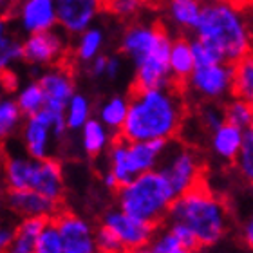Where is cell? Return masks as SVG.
I'll return each mask as SVG.
<instances>
[{
	"label": "cell",
	"instance_id": "cell-1",
	"mask_svg": "<svg viewBox=\"0 0 253 253\" xmlns=\"http://www.w3.org/2000/svg\"><path fill=\"white\" fill-rule=\"evenodd\" d=\"M183 116V98L172 85L156 89H134L128 100L126 122L120 136L126 141H170L179 132Z\"/></svg>",
	"mask_w": 253,
	"mask_h": 253
},
{
	"label": "cell",
	"instance_id": "cell-2",
	"mask_svg": "<svg viewBox=\"0 0 253 253\" xmlns=\"http://www.w3.org/2000/svg\"><path fill=\"white\" fill-rule=\"evenodd\" d=\"M172 38L158 24L137 22L125 29L122 37V53L134 63V89L170 87L174 78L170 73Z\"/></svg>",
	"mask_w": 253,
	"mask_h": 253
},
{
	"label": "cell",
	"instance_id": "cell-3",
	"mask_svg": "<svg viewBox=\"0 0 253 253\" xmlns=\"http://www.w3.org/2000/svg\"><path fill=\"white\" fill-rule=\"evenodd\" d=\"M194 33L197 38L215 45L230 63H237L250 54L248 22L243 4L232 0H205Z\"/></svg>",
	"mask_w": 253,
	"mask_h": 253
},
{
	"label": "cell",
	"instance_id": "cell-4",
	"mask_svg": "<svg viewBox=\"0 0 253 253\" xmlns=\"http://www.w3.org/2000/svg\"><path fill=\"white\" fill-rule=\"evenodd\" d=\"M167 217L170 222H183L192 228L201 246L219 243L228 228V210L222 199L203 185L175 197Z\"/></svg>",
	"mask_w": 253,
	"mask_h": 253
},
{
	"label": "cell",
	"instance_id": "cell-5",
	"mask_svg": "<svg viewBox=\"0 0 253 253\" xmlns=\"http://www.w3.org/2000/svg\"><path fill=\"white\" fill-rule=\"evenodd\" d=\"M177 194L158 169L136 175L118 190V205L125 213L150 224H158L169 215Z\"/></svg>",
	"mask_w": 253,
	"mask_h": 253
},
{
	"label": "cell",
	"instance_id": "cell-6",
	"mask_svg": "<svg viewBox=\"0 0 253 253\" xmlns=\"http://www.w3.org/2000/svg\"><path fill=\"white\" fill-rule=\"evenodd\" d=\"M67 130L65 114H54L47 109H42L37 114L27 116L22 123V141L26 154L35 159L51 158L53 137L58 139Z\"/></svg>",
	"mask_w": 253,
	"mask_h": 253
},
{
	"label": "cell",
	"instance_id": "cell-7",
	"mask_svg": "<svg viewBox=\"0 0 253 253\" xmlns=\"http://www.w3.org/2000/svg\"><path fill=\"white\" fill-rule=\"evenodd\" d=\"M158 170L169 179L179 197L188 190L201 185V163L192 150L181 145H170L165 150Z\"/></svg>",
	"mask_w": 253,
	"mask_h": 253
},
{
	"label": "cell",
	"instance_id": "cell-8",
	"mask_svg": "<svg viewBox=\"0 0 253 253\" xmlns=\"http://www.w3.org/2000/svg\"><path fill=\"white\" fill-rule=\"evenodd\" d=\"M235 67L230 62L197 65L194 73L186 80L188 89L205 100H219L222 96L233 92Z\"/></svg>",
	"mask_w": 253,
	"mask_h": 253
},
{
	"label": "cell",
	"instance_id": "cell-9",
	"mask_svg": "<svg viewBox=\"0 0 253 253\" xmlns=\"http://www.w3.org/2000/svg\"><path fill=\"white\" fill-rule=\"evenodd\" d=\"M9 18L15 24L16 31L24 37L58 27L54 0H16Z\"/></svg>",
	"mask_w": 253,
	"mask_h": 253
},
{
	"label": "cell",
	"instance_id": "cell-10",
	"mask_svg": "<svg viewBox=\"0 0 253 253\" xmlns=\"http://www.w3.org/2000/svg\"><path fill=\"white\" fill-rule=\"evenodd\" d=\"M67 33L62 29L24 37V62L35 67H53L67 51Z\"/></svg>",
	"mask_w": 253,
	"mask_h": 253
},
{
	"label": "cell",
	"instance_id": "cell-11",
	"mask_svg": "<svg viewBox=\"0 0 253 253\" xmlns=\"http://www.w3.org/2000/svg\"><path fill=\"white\" fill-rule=\"evenodd\" d=\"M58 27L69 37H78L80 33L94 26L96 18L105 9L107 0H54Z\"/></svg>",
	"mask_w": 253,
	"mask_h": 253
},
{
	"label": "cell",
	"instance_id": "cell-12",
	"mask_svg": "<svg viewBox=\"0 0 253 253\" xmlns=\"http://www.w3.org/2000/svg\"><path fill=\"white\" fill-rule=\"evenodd\" d=\"M103 224L116 233L128 252L147 246L154 239V224L128 215L122 208L107 211L103 215Z\"/></svg>",
	"mask_w": 253,
	"mask_h": 253
},
{
	"label": "cell",
	"instance_id": "cell-13",
	"mask_svg": "<svg viewBox=\"0 0 253 253\" xmlns=\"http://www.w3.org/2000/svg\"><path fill=\"white\" fill-rule=\"evenodd\" d=\"M38 84L42 85L43 94H45L43 109H47L54 114H65L69 101L76 94L73 76L69 73V69L53 65L40 74Z\"/></svg>",
	"mask_w": 253,
	"mask_h": 253
},
{
	"label": "cell",
	"instance_id": "cell-14",
	"mask_svg": "<svg viewBox=\"0 0 253 253\" xmlns=\"http://www.w3.org/2000/svg\"><path fill=\"white\" fill-rule=\"evenodd\" d=\"M65 244V253H98L94 232L90 224L74 213H58L54 217Z\"/></svg>",
	"mask_w": 253,
	"mask_h": 253
},
{
	"label": "cell",
	"instance_id": "cell-15",
	"mask_svg": "<svg viewBox=\"0 0 253 253\" xmlns=\"http://www.w3.org/2000/svg\"><path fill=\"white\" fill-rule=\"evenodd\" d=\"M5 205L18 217H49L54 219L58 201L49 199L37 190H7Z\"/></svg>",
	"mask_w": 253,
	"mask_h": 253
},
{
	"label": "cell",
	"instance_id": "cell-16",
	"mask_svg": "<svg viewBox=\"0 0 253 253\" xmlns=\"http://www.w3.org/2000/svg\"><path fill=\"white\" fill-rule=\"evenodd\" d=\"M167 139H152V141H128L126 145V159L128 169L134 177L150 170H156L161 163L165 150L169 148Z\"/></svg>",
	"mask_w": 253,
	"mask_h": 253
},
{
	"label": "cell",
	"instance_id": "cell-17",
	"mask_svg": "<svg viewBox=\"0 0 253 253\" xmlns=\"http://www.w3.org/2000/svg\"><path fill=\"white\" fill-rule=\"evenodd\" d=\"M38 161L26 156H7L4 161V181L7 190H33L37 181Z\"/></svg>",
	"mask_w": 253,
	"mask_h": 253
},
{
	"label": "cell",
	"instance_id": "cell-18",
	"mask_svg": "<svg viewBox=\"0 0 253 253\" xmlns=\"http://www.w3.org/2000/svg\"><path fill=\"white\" fill-rule=\"evenodd\" d=\"M24 60V38L18 37L9 16H0V71H11Z\"/></svg>",
	"mask_w": 253,
	"mask_h": 253
},
{
	"label": "cell",
	"instance_id": "cell-19",
	"mask_svg": "<svg viewBox=\"0 0 253 253\" xmlns=\"http://www.w3.org/2000/svg\"><path fill=\"white\" fill-rule=\"evenodd\" d=\"M246 139V130L232 123H222L211 132V150L222 161H235Z\"/></svg>",
	"mask_w": 253,
	"mask_h": 253
},
{
	"label": "cell",
	"instance_id": "cell-20",
	"mask_svg": "<svg viewBox=\"0 0 253 253\" xmlns=\"http://www.w3.org/2000/svg\"><path fill=\"white\" fill-rule=\"evenodd\" d=\"M49 221H51L49 217H24L16 224L15 237L5 253H35L38 237L43 232V228L49 224Z\"/></svg>",
	"mask_w": 253,
	"mask_h": 253
},
{
	"label": "cell",
	"instance_id": "cell-21",
	"mask_svg": "<svg viewBox=\"0 0 253 253\" xmlns=\"http://www.w3.org/2000/svg\"><path fill=\"white\" fill-rule=\"evenodd\" d=\"M33 190H37L40 194H43L49 199L60 201L63 194V175H62V167L56 159L47 158L40 159L38 163V174L37 181Z\"/></svg>",
	"mask_w": 253,
	"mask_h": 253
},
{
	"label": "cell",
	"instance_id": "cell-22",
	"mask_svg": "<svg viewBox=\"0 0 253 253\" xmlns=\"http://www.w3.org/2000/svg\"><path fill=\"white\" fill-rule=\"evenodd\" d=\"M203 0H169L167 16L179 29L194 31L203 13Z\"/></svg>",
	"mask_w": 253,
	"mask_h": 253
},
{
	"label": "cell",
	"instance_id": "cell-23",
	"mask_svg": "<svg viewBox=\"0 0 253 253\" xmlns=\"http://www.w3.org/2000/svg\"><path fill=\"white\" fill-rule=\"evenodd\" d=\"M170 73L174 82H186L190 74L194 73L195 60L192 53V43L186 38H174L170 47Z\"/></svg>",
	"mask_w": 253,
	"mask_h": 253
},
{
	"label": "cell",
	"instance_id": "cell-24",
	"mask_svg": "<svg viewBox=\"0 0 253 253\" xmlns=\"http://www.w3.org/2000/svg\"><path fill=\"white\" fill-rule=\"evenodd\" d=\"M103 43H105V31L98 26H90L89 29H85L76 37L74 54L80 62L90 63L96 56L101 54Z\"/></svg>",
	"mask_w": 253,
	"mask_h": 253
},
{
	"label": "cell",
	"instance_id": "cell-25",
	"mask_svg": "<svg viewBox=\"0 0 253 253\" xmlns=\"http://www.w3.org/2000/svg\"><path fill=\"white\" fill-rule=\"evenodd\" d=\"M111 145V130L100 120L90 118L82 128V147L89 156H98Z\"/></svg>",
	"mask_w": 253,
	"mask_h": 253
},
{
	"label": "cell",
	"instance_id": "cell-26",
	"mask_svg": "<svg viewBox=\"0 0 253 253\" xmlns=\"http://www.w3.org/2000/svg\"><path fill=\"white\" fill-rule=\"evenodd\" d=\"M100 120L103 125L111 132H122L123 125L126 122V114H128V100L123 96H112L107 101H103L100 107Z\"/></svg>",
	"mask_w": 253,
	"mask_h": 253
},
{
	"label": "cell",
	"instance_id": "cell-27",
	"mask_svg": "<svg viewBox=\"0 0 253 253\" xmlns=\"http://www.w3.org/2000/svg\"><path fill=\"white\" fill-rule=\"evenodd\" d=\"M26 116L22 114L16 100L0 98V145H4L22 126Z\"/></svg>",
	"mask_w": 253,
	"mask_h": 253
},
{
	"label": "cell",
	"instance_id": "cell-28",
	"mask_svg": "<svg viewBox=\"0 0 253 253\" xmlns=\"http://www.w3.org/2000/svg\"><path fill=\"white\" fill-rule=\"evenodd\" d=\"M126 145H128V141L120 136L116 141L111 143V148H109V163H111V169L109 170L116 175L118 183H120V188L125 186V185H128V183L134 179V174H132L130 169H128Z\"/></svg>",
	"mask_w": 253,
	"mask_h": 253
},
{
	"label": "cell",
	"instance_id": "cell-29",
	"mask_svg": "<svg viewBox=\"0 0 253 253\" xmlns=\"http://www.w3.org/2000/svg\"><path fill=\"white\" fill-rule=\"evenodd\" d=\"M233 67H235L233 94L253 103V54L250 53L248 56L233 63Z\"/></svg>",
	"mask_w": 253,
	"mask_h": 253
},
{
	"label": "cell",
	"instance_id": "cell-30",
	"mask_svg": "<svg viewBox=\"0 0 253 253\" xmlns=\"http://www.w3.org/2000/svg\"><path fill=\"white\" fill-rule=\"evenodd\" d=\"M16 103L20 107V111L24 116H33L40 112L45 107V94H43L42 85L37 82H29L18 90L16 94Z\"/></svg>",
	"mask_w": 253,
	"mask_h": 253
},
{
	"label": "cell",
	"instance_id": "cell-31",
	"mask_svg": "<svg viewBox=\"0 0 253 253\" xmlns=\"http://www.w3.org/2000/svg\"><path fill=\"white\" fill-rule=\"evenodd\" d=\"M90 120V101L84 94H76L71 98L65 111V122L69 130H80Z\"/></svg>",
	"mask_w": 253,
	"mask_h": 253
},
{
	"label": "cell",
	"instance_id": "cell-32",
	"mask_svg": "<svg viewBox=\"0 0 253 253\" xmlns=\"http://www.w3.org/2000/svg\"><path fill=\"white\" fill-rule=\"evenodd\" d=\"M35 253H65L63 237L62 233H60L58 226H56V222H54V219H51L47 226L43 228V232L40 233Z\"/></svg>",
	"mask_w": 253,
	"mask_h": 253
},
{
	"label": "cell",
	"instance_id": "cell-33",
	"mask_svg": "<svg viewBox=\"0 0 253 253\" xmlns=\"http://www.w3.org/2000/svg\"><path fill=\"white\" fill-rule=\"evenodd\" d=\"M224 116H226L228 123L237 125V126H241V128H244V130H248V126L253 118V103L243 100V98H235V100H232L226 105Z\"/></svg>",
	"mask_w": 253,
	"mask_h": 253
},
{
	"label": "cell",
	"instance_id": "cell-34",
	"mask_svg": "<svg viewBox=\"0 0 253 253\" xmlns=\"http://www.w3.org/2000/svg\"><path fill=\"white\" fill-rule=\"evenodd\" d=\"M190 43H192V53H194L195 67H197V65H210V63L226 62L221 51H219L215 45H211L210 42L203 40V38L195 37L194 40H190Z\"/></svg>",
	"mask_w": 253,
	"mask_h": 253
},
{
	"label": "cell",
	"instance_id": "cell-35",
	"mask_svg": "<svg viewBox=\"0 0 253 253\" xmlns=\"http://www.w3.org/2000/svg\"><path fill=\"white\" fill-rule=\"evenodd\" d=\"M235 167L246 183L253 185V136L246 130V139L241 148L239 156L235 158Z\"/></svg>",
	"mask_w": 253,
	"mask_h": 253
},
{
	"label": "cell",
	"instance_id": "cell-36",
	"mask_svg": "<svg viewBox=\"0 0 253 253\" xmlns=\"http://www.w3.org/2000/svg\"><path fill=\"white\" fill-rule=\"evenodd\" d=\"M94 241L98 253H122L125 252V246L120 241L116 233L112 232L111 228H107L105 224H101L94 232Z\"/></svg>",
	"mask_w": 253,
	"mask_h": 253
},
{
	"label": "cell",
	"instance_id": "cell-37",
	"mask_svg": "<svg viewBox=\"0 0 253 253\" xmlns=\"http://www.w3.org/2000/svg\"><path fill=\"white\" fill-rule=\"evenodd\" d=\"M147 0H107L105 9L118 18H132L141 13Z\"/></svg>",
	"mask_w": 253,
	"mask_h": 253
},
{
	"label": "cell",
	"instance_id": "cell-38",
	"mask_svg": "<svg viewBox=\"0 0 253 253\" xmlns=\"http://www.w3.org/2000/svg\"><path fill=\"white\" fill-rule=\"evenodd\" d=\"M170 232L174 233L181 246L190 250V252H195V250L201 246L199 239L192 232V228H188L186 224H183V222H170Z\"/></svg>",
	"mask_w": 253,
	"mask_h": 253
},
{
	"label": "cell",
	"instance_id": "cell-39",
	"mask_svg": "<svg viewBox=\"0 0 253 253\" xmlns=\"http://www.w3.org/2000/svg\"><path fill=\"white\" fill-rule=\"evenodd\" d=\"M201 122H203V126H206L208 130H217L222 123H226V116H224V111L219 109L215 105H208L203 107L201 111Z\"/></svg>",
	"mask_w": 253,
	"mask_h": 253
},
{
	"label": "cell",
	"instance_id": "cell-40",
	"mask_svg": "<svg viewBox=\"0 0 253 253\" xmlns=\"http://www.w3.org/2000/svg\"><path fill=\"white\" fill-rule=\"evenodd\" d=\"M181 248L179 241L175 239V235L172 232H163L159 233L158 237L152 239V250L156 253H172L174 250Z\"/></svg>",
	"mask_w": 253,
	"mask_h": 253
},
{
	"label": "cell",
	"instance_id": "cell-41",
	"mask_svg": "<svg viewBox=\"0 0 253 253\" xmlns=\"http://www.w3.org/2000/svg\"><path fill=\"white\" fill-rule=\"evenodd\" d=\"M16 226L9 224V222L0 221V253H5V250L9 248L11 241L15 237Z\"/></svg>",
	"mask_w": 253,
	"mask_h": 253
},
{
	"label": "cell",
	"instance_id": "cell-42",
	"mask_svg": "<svg viewBox=\"0 0 253 253\" xmlns=\"http://www.w3.org/2000/svg\"><path fill=\"white\" fill-rule=\"evenodd\" d=\"M243 9L248 22V33H250V53L253 54V0H244Z\"/></svg>",
	"mask_w": 253,
	"mask_h": 253
},
{
	"label": "cell",
	"instance_id": "cell-43",
	"mask_svg": "<svg viewBox=\"0 0 253 253\" xmlns=\"http://www.w3.org/2000/svg\"><path fill=\"white\" fill-rule=\"evenodd\" d=\"M107 62H109V56H105V54L96 56V58L90 62V73L94 74V76H105Z\"/></svg>",
	"mask_w": 253,
	"mask_h": 253
},
{
	"label": "cell",
	"instance_id": "cell-44",
	"mask_svg": "<svg viewBox=\"0 0 253 253\" xmlns=\"http://www.w3.org/2000/svg\"><path fill=\"white\" fill-rule=\"evenodd\" d=\"M122 71V60L118 56H109V62H107V78H116L118 74Z\"/></svg>",
	"mask_w": 253,
	"mask_h": 253
},
{
	"label": "cell",
	"instance_id": "cell-45",
	"mask_svg": "<svg viewBox=\"0 0 253 253\" xmlns=\"http://www.w3.org/2000/svg\"><path fill=\"white\" fill-rule=\"evenodd\" d=\"M243 239H244V243L248 244L250 248H253V217H252V219H248V222L244 224Z\"/></svg>",
	"mask_w": 253,
	"mask_h": 253
},
{
	"label": "cell",
	"instance_id": "cell-46",
	"mask_svg": "<svg viewBox=\"0 0 253 253\" xmlns=\"http://www.w3.org/2000/svg\"><path fill=\"white\" fill-rule=\"evenodd\" d=\"M103 185H105L107 188H111V190H118V188H120V183H118L116 175L112 174L111 170H109V172L103 175Z\"/></svg>",
	"mask_w": 253,
	"mask_h": 253
},
{
	"label": "cell",
	"instance_id": "cell-47",
	"mask_svg": "<svg viewBox=\"0 0 253 253\" xmlns=\"http://www.w3.org/2000/svg\"><path fill=\"white\" fill-rule=\"evenodd\" d=\"M16 0H0V16H9Z\"/></svg>",
	"mask_w": 253,
	"mask_h": 253
},
{
	"label": "cell",
	"instance_id": "cell-48",
	"mask_svg": "<svg viewBox=\"0 0 253 253\" xmlns=\"http://www.w3.org/2000/svg\"><path fill=\"white\" fill-rule=\"evenodd\" d=\"M128 253H156V252L152 250V246H148V244H147V246H141V248L130 250Z\"/></svg>",
	"mask_w": 253,
	"mask_h": 253
},
{
	"label": "cell",
	"instance_id": "cell-49",
	"mask_svg": "<svg viewBox=\"0 0 253 253\" xmlns=\"http://www.w3.org/2000/svg\"><path fill=\"white\" fill-rule=\"evenodd\" d=\"M172 253H194V252H190V250H186V248H183V246H181V248L174 250Z\"/></svg>",
	"mask_w": 253,
	"mask_h": 253
},
{
	"label": "cell",
	"instance_id": "cell-50",
	"mask_svg": "<svg viewBox=\"0 0 253 253\" xmlns=\"http://www.w3.org/2000/svg\"><path fill=\"white\" fill-rule=\"evenodd\" d=\"M248 132L253 136V118H252V123H250V126H248Z\"/></svg>",
	"mask_w": 253,
	"mask_h": 253
},
{
	"label": "cell",
	"instance_id": "cell-51",
	"mask_svg": "<svg viewBox=\"0 0 253 253\" xmlns=\"http://www.w3.org/2000/svg\"><path fill=\"white\" fill-rule=\"evenodd\" d=\"M2 76H4V71H0V87H2Z\"/></svg>",
	"mask_w": 253,
	"mask_h": 253
},
{
	"label": "cell",
	"instance_id": "cell-52",
	"mask_svg": "<svg viewBox=\"0 0 253 253\" xmlns=\"http://www.w3.org/2000/svg\"><path fill=\"white\" fill-rule=\"evenodd\" d=\"M232 2H237V4H243L244 0H232Z\"/></svg>",
	"mask_w": 253,
	"mask_h": 253
},
{
	"label": "cell",
	"instance_id": "cell-53",
	"mask_svg": "<svg viewBox=\"0 0 253 253\" xmlns=\"http://www.w3.org/2000/svg\"><path fill=\"white\" fill-rule=\"evenodd\" d=\"M122 253H126V252H122Z\"/></svg>",
	"mask_w": 253,
	"mask_h": 253
}]
</instances>
